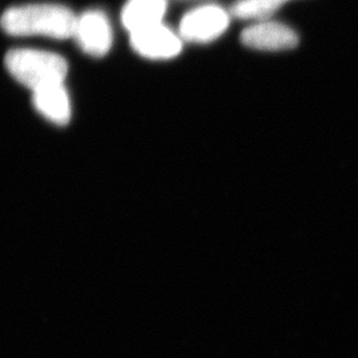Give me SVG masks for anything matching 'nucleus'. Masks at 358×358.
Listing matches in <instances>:
<instances>
[{
    "label": "nucleus",
    "mask_w": 358,
    "mask_h": 358,
    "mask_svg": "<svg viewBox=\"0 0 358 358\" xmlns=\"http://www.w3.org/2000/svg\"><path fill=\"white\" fill-rule=\"evenodd\" d=\"M166 0H128L121 10V22L128 33L163 22Z\"/></svg>",
    "instance_id": "obj_8"
},
{
    "label": "nucleus",
    "mask_w": 358,
    "mask_h": 358,
    "mask_svg": "<svg viewBox=\"0 0 358 358\" xmlns=\"http://www.w3.org/2000/svg\"><path fill=\"white\" fill-rule=\"evenodd\" d=\"M131 48L138 55L150 59L176 57L182 49V38L166 24H152L129 33Z\"/></svg>",
    "instance_id": "obj_5"
},
{
    "label": "nucleus",
    "mask_w": 358,
    "mask_h": 358,
    "mask_svg": "<svg viewBox=\"0 0 358 358\" xmlns=\"http://www.w3.org/2000/svg\"><path fill=\"white\" fill-rule=\"evenodd\" d=\"M76 14L59 3H28L10 7L0 24L12 36H45L66 40L73 38Z\"/></svg>",
    "instance_id": "obj_1"
},
{
    "label": "nucleus",
    "mask_w": 358,
    "mask_h": 358,
    "mask_svg": "<svg viewBox=\"0 0 358 358\" xmlns=\"http://www.w3.org/2000/svg\"><path fill=\"white\" fill-rule=\"evenodd\" d=\"M282 3L280 0H238L231 6V14L242 20H266Z\"/></svg>",
    "instance_id": "obj_9"
},
{
    "label": "nucleus",
    "mask_w": 358,
    "mask_h": 358,
    "mask_svg": "<svg viewBox=\"0 0 358 358\" xmlns=\"http://www.w3.org/2000/svg\"><path fill=\"white\" fill-rule=\"evenodd\" d=\"M231 24V12L215 3L189 10L182 17L178 33L182 41L208 43L220 38Z\"/></svg>",
    "instance_id": "obj_3"
},
{
    "label": "nucleus",
    "mask_w": 358,
    "mask_h": 358,
    "mask_svg": "<svg viewBox=\"0 0 358 358\" xmlns=\"http://www.w3.org/2000/svg\"><path fill=\"white\" fill-rule=\"evenodd\" d=\"M280 1H282V3H285L286 0H280Z\"/></svg>",
    "instance_id": "obj_10"
},
{
    "label": "nucleus",
    "mask_w": 358,
    "mask_h": 358,
    "mask_svg": "<svg viewBox=\"0 0 358 358\" xmlns=\"http://www.w3.org/2000/svg\"><path fill=\"white\" fill-rule=\"evenodd\" d=\"M241 42L245 47L256 50L280 52L296 48L299 43V36L287 24L262 20L243 29Z\"/></svg>",
    "instance_id": "obj_6"
},
{
    "label": "nucleus",
    "mask_w": 358,
    "mask_h": 358,
    "mask_svg": "<svg viewBox=\"0 0 358 358\" xmlns=\"http://www.w3.org/2000/svg\"><path fill=\"white\" fill-rule=\"evenodd\" d=\"M73 38L87 55L103 57L113 45V29L106 14L101 10H85L76 15Z\"/></svg>",
    "instance_id": "obj_4"
},
{
    "label": "nucleus",
    "mask_w": 358,
    "mask_h": 358,
    "mask_svg": "<svg viewBox=\"0 0 358 358\" xmlns=\"http://www.w3.org/2000/svg\"><path fill=\"white\" fill-rule=\"evenodd\" d=\"M35 110L52 124H66L71 117V100L64 83L52 84L31 91Z\"/></svg>",
    "instance_id": "obj_7"
},
{
    "label": "nucleus",
    "mask_w": 358,
    "mask_h": 358,
    "mask_svg": "<svg viewBox=\"0 0 358 358\" xmlns=\"http://www.w3.org/2000/svg\"><path fill=\"white\" fill-rule=\"evenodd\" d=\"M5 66L14 80L31 91L64 83L69 69L62 56L34 48H17L7 52Z\"/></svg>",
    "instance_id": "obj_2"
}]
</instances>
